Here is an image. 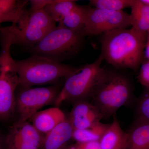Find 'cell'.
<instances>
[{"mask_svg": "<svg viewBox=\"0 0 149 149\" xmlns=\"http://www.w3.org/2000/svg\"><path fill=\"white\" fill-rule=\"evenodd\" d=\"M15 68L19 78V86L23 88L57 84L62 78L65 79L80 69L34 54L28 58L15 60Z\"/></svg>", "mask_w": 149, "mask_h": 149, "instance_id": "cell-3", "label": "cell"}, {"mask_svg": "<svg viewBox=\"0 0 149 149\" xmlns=\"http://www.w3.org/2000/svg\"><path fill=\"white\" fill-rule=\"evenodd\" d=\"M99 141L101 149H126L128 133L121 128L116 115Z\"/></svg>", "mask_w": 149, "mask_h": 149, "instance_id": "cell-13", "label": "cell"}, {"mask_svg": "<svg viewBox=\"0 0 149 149\" xmlns=\"http://www.w3.org/2000/svg\"><path fill=\"white\" fill-rule=\"evenodd\" d=\"M77 5L75 1L54 0L44 9L56 23L59 24Z\"/></svg>", "mask_w": 149, "mask_h": 149, "instance_id": "cell-20", "label": "cell"}, {"mask_svg": "<svg viewBox=\"0 0 149 149\" xmlns=\"http://www.w3.org/2000/svg\"><path fill=\"white\" fill-rule=\"evenodd\" d=\"M73 128L69 120H65L46 134L43 140L42 149H65L72 139Z\"/></svg>", "mask_w": 149, "mask_h": 149, "instance_id": "cell-12", "label": "cell"}, {"mask_svg": "<svg viewBox=\"0 0 149 149\" xmlns=\"http://www.w3.org/2000/svg\"><path fill=\"white\" fill-rule=\"evenodd\" d=\"M42 134L27 121H17L8 136L7 149H39L44 139Z\"/></svg>", "mask_w": 149, "mask_h": 149, "instance_id": "cell-10", "label": "cell"}, {"mask_svg": "<svg viewBox=\"0 0 149 149\" xmlns=\"http://www.w3.org/2000/svg\"><path fill=\"white\" fill-rule=\"evenodd\" d=\"M109 124L100 121L85 129H73L72 139L78 143L99 142Z\"/></svg>", "mask_w": 149, "mask_h": 149, "instance_id": "cell-18", "label": "cell"}, {"mask_svg": "<svg viewBox=\"0 0 149 149\" xmlns=\"http://www.w3.org/2000/svg\"><path fill=\"white\" fill-rule=\"evenodd\" d=\"M144 56L147 60L149 61V31L147 33L146 43L145 47Z\"/></svg>", "mask_w": 149, "mask_h": 149, "instance_id": "cell-26", "label": "cell"}, {"mask_svg": "<svg viewBox=\"0 0 149 149\" xmlns=\"http://www.w3.org/2000/svg\"><path fill=\"white\" fill-rule=\"evenodd\" d=\"M90 6H77L58 25L74 31H82L85 27L88 10Z\"/></svg>", "mask_w": 149, "mask_h": 149, "instance_id": "cell-19", "label": "cell"}, {"mask_svg": "<svg viewBox=\"0 0 149 149\" xmlns=\"http://www.w3.org/2000/svg\"><path fill=\"white\" fill-rule=\"evenodd\" d=\"M28 1L0 0V24L4 22L15 23L25 9V6Z\"/></svg>", "mask_w": 149, "mask_h": 149, "instance_id": "cell-16", "label": "cell"}, {"mask_svg": "<svg viewBox=\"0 0 149 149\" xmlns=\"http://www.w3.org/2000/svg\"><path fill=\"white\" fill-rule=\"evenodd\" d=\"M139 83L146 89H149V61L143 62L138 76Z\"/></svg>", "mask_w": 149, "mask_h": 149, "instance_id": "cell-23", "label": "cell"}, {"mask_svg": "<svg viewBox=\"0 0 149 149\" xmlns=\"http://www.w3.org/2000/svg\"><path fill=\"white\" fill-rule=\"evenodd\" d=\"M133 92L132 82L126 74L105 69L91 99L103 118H108L131 101Z\"/></svg>", "mask_w": 149, "mask_h": 149, "instance_id": "cell-2", "label": "cell"}, {"mask_svg": "<svg viewBox=\"0 0 149 149\" xmlns=\"http://www.w3.org/2000/svg\"><path fill=\"white\" fill-rule=\"evenodd\" d=\"M20 88L16 95L19 122L27 121L42 108L54 103L61 89L59 84L41 88Z\"/></svg>", "mask_w": 149, "mask_h": 149, "instance_id": "cell-8", "label": "cell"}, {"mask_svg": "<svg viewBox=\"0 0 149 149\" xmlns=\"http://www.w3.org/2000/svg\"><path fill=\"white\" fill-rule=\"evenodd\" d=\"M140 1L144 4L149 6V0H140Z\"/></svg>", "mask_w": 149, "mask_h": 149, "instance_id": "cell-27", "label": "cell"}, {"mask_svg": "<svg viewBox=\"0 0 149 149\" xmlns=\"http://www.w3.org/2000/svg\"><path fill=\"white\" fill-rule=\"evenodd\" d=\"M137 119L149 121V89H146L137 107Z\"/></svg>", "mask_w": 149, "mask_h": 149, "instance_id": "cell-22", "label": "cell"}, {"mask_svg": "<svg viewBox=\"0 0 149 149\" xmlns=\"http://www.w3.org/2000/svg\"><path fill=\"white\" fill-rule=\"evenodd\" d=\"M0 119H6L13 114L16 108L15 92L19 80L11 54L13 37L6 27L0 28Z\"/></svg>", "mask_w": 149, "mask_h": 149, "instance_id": "cell-4", "label": "cell"}, {"mask_svg": "<svg viewBox=\"0 0 149 149\" xmlns=\"http://www.w3.org/2000/svg\"><path fill=\"white\" fill-rule=\"evenodd\" d=\"M135 0H91L90 6L94 8L111 11H122L131 8Z\"/></svg>", "mask_w": 149, "mask_h": 149, "instance_id": "cell-21", "label": "cell"}, {"mask_svg": "<svg viewBox=\"0 0 149 149\" xmlns=\"http://www.w3.org/2000/svg\"><path fill=\"white\" fill-rule=\"evenodd\" d=\"M131 26L130 14L122 11H111L90 6L85 27L82 30L85 37L102 35L115 29Z\"/></svg>", "mask_w": 149, "mask_h": 149, "instance_id": "cell-9", "label": "cell"}, {"mask_svg": "<svg viewBox=\"0 0 149 149\" xmlns=\"http://www.w3.org/2000/svg\"><path fill=\"white\" fill-rule=\"evenodd\" d=\"M65 149H101L99 142L78 143L68 146Z\"/></svg>", "mask_w": 149, "mask_h": 149, "instance_id": "cell-24", "label": "cell"}, {"mask_svg": "<svg viewBox=\"0 0 149 149\" xmlns=\"http://www.w3.org/2000/svg\"><path fill=\"white\" fill-rule=\"evenodd\" d=\"M103 61L100 55L94 62L80 68L79 71L65 78L55 102L56 106L65 102L75 103L91 99L105 70L101 65Z\"/></svg>", "mask_w": 149, "mask_h": 149, "instance_id": "cell-5", "label": "cell"}, {"mask_svg": "<svg viewBox=\"0 0 149 149\" xmlns=\"http://www.w3.org/2000/svg\"><path fill=\"white\" fill-rule=\"evenodd\" d=\"M66 118L63 112L56 107L37 112L31 119L40 133L47 134Z\"/></svg>", "mask_w": 149, "mask_h": 149, "instance_id": "cell-14", "label": "cell"}, {"mask_svg": "<svg viewBox=\"0 0 149 149\" xmlns=\"http://www.w3.org/2000/svg\"><path fill=\"white\" fill-rule=\"evenodd\" d=\"M147 34L130 29H115L102 35L101 55L116 69H139L143 61Z\"/></svg>", "mask_w": 149, "mask_h": 149, "instance_id": "cell-1", "label": "cell"}, {"mask_svg": "<svg viewBox=\"0 0 149 149\" xmlns=\"http://www.w3.org/2000/svg\"><path fill=\"white\" fill-rule=\"evenodd\" d=\"M85 37L82 31H74L58 25L33 46L32 52L34 54L59 61L77 54Z\"/></svg>", "mask_w": 149, "mask_h": 149, "instance_id": "cell-6", "label": "cell"}, {"mask_svg": "<svg viewBox=\"0 0 149 149\" xmlns=\"http://www.w3.org/2000/svg\"><path fill=\"white\" fill-rule=\"evenodd\" d=\"M131 9V26L138 32L147 34L149 31V6L135 0Z\"/></svg>", "mask_w": 149, "mask_h": 149, "instance_id": "cell-17", "label": "cell"}, {"mask_svg": "<svg viewBox=\"0 0 149 149\" xmlns=\"http://www.w3.org/2000/svg\"><path fill=\"white\" fill-rule=\"evenodd\" d=\"M103 119L99 109L88 100L74 103L68 118L73 129L89 128Z\"/></svg>", "mask_w": 149, "mask_h": 149, "instance_id": "cell-11", "label": "cell"}, {"mask_svg": "<svg viewBox=\"0 0 149 149\" xmlns=\"http://www.w3.org/2000/svg\"><path fill=\"white\" fill-rule=\"evenodd\" d=\"M126 149H149V121L136 119L128 132Z\"/></svg>", "mask_w": 149, "mask_h": 149, "instance_id": "cell-15", "label": "cell"}, {"mask_svg": "<svg viewBox=\"0 0 149 149\" xmlns=\"http://www.w3.org/2000/svg\"><path fill=\"white\" fill-rule=\"evenodd\" d=\"M56 26L44 9L35 11L25 9L17 21L7 27L13 35L14 45L32 47Z\"/></svg>", "mask_w": 149, "mask_h": 149, "instance_id": "cell-7", "label": "cell"}, {"mask_svg": "<svg viewBox=\"0 0 149 149\" xmlns=\"http://www.w3.org/2000/svg\"><path fill=\"white\" fill-rule=\"evenodd\" d=\"M54 0H43V1H37L33 0L29 1L30 3V8L29 10L35 11L38 10L43 9L46 6L52 3Z\"/></svg>", "mask_w": 149, "mask_h": 149, "instance_id": "cell-25", "label": "cell"}]
</instances>
